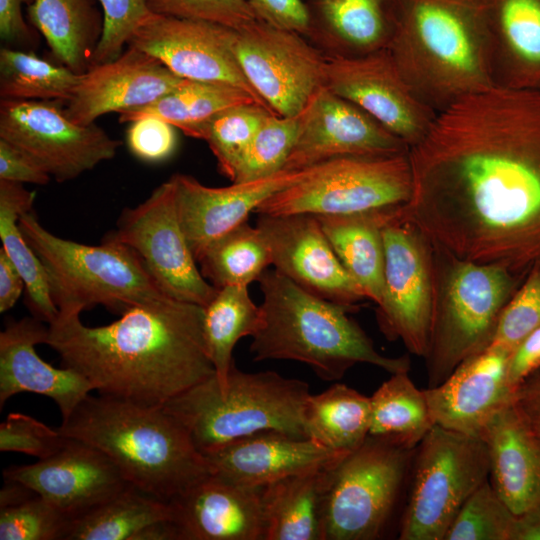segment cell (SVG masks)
<instances>
[{
	"instance_id": "1",
	"label": "cell",
	"mask_w": 540,
	"mask_h": 540,
	"mask_svg": "<svg viewBox=\"0 0 540 540\" xmlns=\"http://www.w3.org/2000/svg\"><path fill=\"white\" fill-rule=\"evenodd\" d=\"M408 155L403 213L435 249L518 278L540 264V91L468 94L436 114Z\"/></svg>"
},
{
	"instance_id": "2",
	"label": "cell",
	"mask_w": 540,
	"mask_h": 540,
	"mask_svg": "<svg viewBox=\"0 0 540 540\" xmlns=\"http://www.w3.org/2000/svg\"><path fill=\"white\" fill-rule=\"evenodd\" d=\"M203 316L204 307L173 298L133 306L97 327L59 312L46 344L99 394L158 407L215 374Z\"/></svg>"
},
{
	"instance_id": "3",
	"label": "cell",
	"mask_w": 540,
	"mask_h": 540,
	"mask_svg": "<svg viewBox=\"0 0 540 540\" xmlns=\"http://www.w3.org/2000/svg\"><path fill=\"white\" fill-rule=\"evenodd\" d=\"M58 430L103 452L135 489L165 502L212 474L187 430L162 406L89 394Z\"/></svg>"
},
{
	"instance_id": "4",
	"label": "cell",
	"mask_w": 540,
	"mask_h": 540,
	"mask_svg": "<svg viewBox=\"0 0 540 540\" xmlns=\"http://www.w3.org/2000/svg\"><path fill=\"white\" fill-rule=\"evenodd\" d=\"M387 50L415 96L436 114L494 86L472 0H396Z\"/></svg>"
},
{
	"instance_id": "5",
	"label": "cell",
	"mask_w": 540,
	"mask_h": 540,
	"mask_svg": "<svg viewBox=\"0 0 540 540\" xmlns=\"http://www.w3.org/2000/svg\"><path fill=\"white\" fill-rule=\"evenodd\" d=\"M257 282L263 321L250 345L254 361L303 362L330 381L342 378L356 363L391 374L409 371L408 357H387L376 350L348 316L354 309L304 290L275 268L265 270Z\"/></svg>"
},
{
	"instance_id": "6",
	"label": "cell",
	"mask_w": 540,
	"mask_h": 540,
	"mask_svg": "<svg viewBox=\"0 0 540 540\" xmlns=\"http://www.w3.org/2000/svg\"><path fill=\"white\" fill-rule=\"evenodd\" d=\"M310 394L304 381L274 371L243 372L234 362L225 382L213 374L162 407L205 455L263 431L308 438L303 409Z\"/></svg>"
},
{
	"instance_id": "7",
	"label": "cell",
	"mask_w": 540,
	"mask_h": 540,
	"mask_svg": "<svg viewBox=\"0 0 540 540\" xmlns=\"http://www.w3.org/2000/svg\"><path fill=\"white\" fill-rule=\"evenodd\" d=\"M19 228L44 265L59 312L81 313L95 305L122 314L127 309L169 299L130 247L104 237L86 245L56 236L31 210Z\"/></svg>"
},
{
	"instance_id": "8",
	"label": "cell",
	"mask_w": 540,
	"mask_h": 540,
	"mask_svg": "<svg viewBox=\"0 0 540 540\" xmlns=\"http://www.w3.org/2000/svg\"><path fill=\"white\" fill-rule=\"evenodd\" d=\"M435 249V248H434ZM436 294L427 356L429 386L492 342L518 277L494 264L453 258L435 249Z\"/></svg>"
},
{
	"instance_id": "9",
	"label": "cell",
	"mask_w": 540,
	"mask_h": 540,
	"mask_svg": "<svg viewBox=\"0 0 540 540\" xmlns=\"http://www.w3.org/2000/svg\"><path fill=\"white\" fill-rule=\"evenodd\" d=\"M400 540H444L466 500L489 479L490 459L478 436L434 425L414 450Z\"/></svg>"
},
{
	"instance_id": "10",
	"label": "cell",
	"mask_w": 540,
	"mask_h": 540,
	"mask_svg": "<svg viewBox=\"0 0 540 540\" xmlns=\"http://www.w3.org/2000/svg\"><path fill=\"white\" fill-rule=\"evenodd\" d=\"M414 450L369 435L359 448L329 465L323 540L381 538L410 471Z\"/></svg>"
},
{
	"instance_id": "11",
	"label": "cell",
	"mask_w": 540,
	"mask_h": 540,
	"mask_svg": "<svg viewBox=\"0 0 540 540\" xmlns=\"http://www.w3.org/2000/svg\"><path fill=\"white\" fill-rule=\"evenodd\" d=\"M412 190L408 151L346 156L310 167L305 177L270 196L255 212L352 215L404 206Z\"/></svg>"
},
{
	"instance_id": "12",
	"label": "cell",
	"mask_w": 540,
	"mask_h": 540,
	"mask_svg": "<svg viewBox=\"0 0 540 540\" xmlns=\"http://www.w3.org/2000/svg\"><path fill=\"white\" fill-rule=\"evenodd\" d=\"M384 287L377 318L389 339H401L417 356L429 349L435 294V249L409 221L403 206L383 227Z\"/></svg>"
},
{
	"instance_id": "13",
	"label": "cell",
	"mask_w": 540,
	"mask_h": 540,
	"mask_svg": "<svg viewBox=\"0 0 540 540\" xmlns=\"http://www.w3.org/2000/svg\"><path fill=\"white\" fill-rule=\"evenodd\" d=\"M106 238L134 250L160 289L175 300L205 307L218 291L197 267L181 227L173 176L144 202L123 209Z\"/></svg>"
},
{
	"instance_id": "14",
	"label": "cell",
	"mask_w": 540,
	"mask_h": 540,
	"mask_svg": "<svg viewBox=\"0 0 540 540\" xmlns=\"http://www.w3.org/2000/svg\"><path fill=\"white\" fill-rule=\"evenodd\" d=\"M0 138L26 152L59 183L113 159L122 145L95 123L71 121L59 101L1 100Z\"/></svg>"
},
{
	"instance_id": "15",
	"label": "cell",
	"mask_w": 540,
	"mask_h": 540,
	"mask_svg": "<svg viewBox=\"0 0 540 540\" xmlns=\"http://www.w3.org/2000/svg\"><path fill=\"white\" fill-rule=\"evenodd\" d=\"M233 48L247 81L275 114L294 116L324 85L326 57L301 33L256 19Z\"/></svg>"
},
{
	"instance_id": "16",
	"label": "cell",
	"mask_w": 540,
	"mask_h": 540,
	"mask_svg": "<svg viewBox=\"0 0 540 540\" xmlns=\"http://www.w3.org/2000/svg\"><path fill=\"white\" fill-rule=\"evenodd\" d=\"M235 33V29L213 22L151 14L127 45L158 59L183 79L240 87L269 109L241 70L233 48Z\"/></svg>"
},
{
	"instance_id": "17",
	"label": "cell",
	"mask_w": 540,
	"mask_h": 540,
	"mask_svg": "<svg viewBox=\"0 0 540 540\" xmlns=\"http://www.w3.org/2000/svg\"><path fill=\"white\" fill-rule=\"evenodd\" d=\"M324 86L354 103L409 148L429 130L436 113L401 76L387 49L353 58H326Z\"/></svg>"
},
{
	"instance_id": "18",
	"label": "cell",
	"mask_w": 540,
	"mask_h": 540,
	"mask_svg": "<svg viewBox=\"0 0 540 540\" xmlns=\"http://www.w3.org/2000/svg\"><path fill=\"white\" fill-rule=\"evenodd\" d=\"M408 149L372 116L323 85L303 110L283 170L299 171L339 157L393 155Z\"/></svg>"
},
{
	"instance_id": "19",
	"label": "cell",
	"mask_w": 540,
	"mask_h": 540,
	"mask_svg": "<svg viewBox=\"0 0 540 540\" xmlns=\"http://www.w3.org/2000/svg\"><path fill=\"white\" fill-rule=\"evenodd\" d=\"M256 227L270 249L274 268L299 287L354 310L366 298L340 262L316 215L258 214Z\"/></svg>"
},
{
	"instance_id": "20",
	"label": "cell",
	"mask_w": 540,
	"mask_h": 540,
	"mask_svg": "<svg viewBox=\"0 0 540 540\" xmlns=\"http://www.w3.org/2000/svg\"><path fill=\"white\" fill-rule=\"evenodd\" d=\"M3 477L30 487L70 521L133 487L107 455L69 437L55 454L11 466Z\"/></svg>"
},
{
	"instance_id": "21",
	"label": "cell",
	"mask_w": 540,
	"mask_h": 540,
	"mask_svg": "<svg viewBox=\"0 0 540 540\" xmlns=\"http://www.w3.org/2000/svg\"><path fill=\"white\" fill-rule=\"evenodd\" d=\"M510 351L488 346L465 359L440 384L424 389L434 423L481 437L489 422L514 402L508 379Z\"/></svg>"
},
{
	"instance_id": "22",
	"label": "cell",
	"mask_w": 540,
	"mask_h": 540,
	"mask_svg": "<svg viewBox=\"0 0 540 540\" xmlns=\"http://www.w3.org/2000/svg\"><path fill=\"white\" fill-rule=\"evenodd\" d=\"M308 171L281 170L218 188L205 186L190 175L174 174L179 221L197 262L210 244L248 221L266 199L301 180Z\"/></svg>"
},
{
	"instance_id": "23",
	"label": "cell",
	"mask_w": 540,
	"mask_h": 540,
	"mask_svg": "<svg viewBox=\"0 0 540 540\" xmlns=\"http://www.w3.org/2000/svg\"><path fill=\"white\" fill-rule=\"evenodd\" d=\"M184 79L144 51L127 45L119 57L81 74L65 113L79 125H90L104 114L147 105Z\"/></svg>"
},
{
	"instance_id": "24",
	"label": "cell",
	"mask_w": 540,
	"mask_h": 540,
	"mask_svg": "<svg viewBox=\"0 0 540 540\" xmlns=\"http://www.w3.org/2000/svg\"><path fill=\"white\" fill-rule=\"evenodd\" d=\"M262 487L200 480L169 502L179 540H264Z\"/></svg>"
},
{
	"instance_id": "25",
	"label": "cell",
	"mask_w": 540,
	"mask_h": 540,
	"mask_svg": "<svg viewBox=\"0 0 540 540\" xmlns=\"http://www.w3.org/2000/svg\"><path fill=\"white\" fill-rule=\"evenodd\" d=\"M48 326L33 318L10 322L0 333V407L22 392L51 398L62 420L94 390L92 384L71 368H55L45 362L35 346L46 344Z\"/></svg>"
},
{
	"instance_id": "26",
	"label": "cell",
	"mask_w": 540,
	"mask_h": 540,
	"mask_svg": "<svg viewBox=\"0 0 540 540\" xmlns=\"http://www.w3.org/2000/svg\"><path fill=\"white\" fill-rule=\"evenodd\" d=\"M494 86L540 91V0H472Z\"/></svg>"
},
{
	"instance_id": "27",
	"label": "cell",
	"mask_w": 540,
	"mask_h": 540,
	"mask_svg": "<svg viewBox=\"0 0 540 540\" xmlns=\"http://www.w3.org/2000/svg\"><path fill=\"white\" fill-rule=\"evenodd\" d=\"M204 456L213 475L236 484L260 487L329 466L345 455L310 438L271 430L234 440Z\"/></svg>"
},
{
	"instance_id": "28",
	"label": "cell",
	"mask_w": 540,
	"mask_h": 540,
	"mask_svg": "<svg viewBox=\"0 0 540 540\" xmlns=\"http://www.w3.org/2000/svg\"><path fill=\"white\" fill-rule=\"evenodd\" d=\"M305 37L326 58H353L387 49L396 0H303Z\"/></svg>"
},
{
	"instance_id": "29",
	"label": "cell",
	"mask_w": 540,
	"mask_h": 540,
	"mask_svg": "<svg viewBox=\"0 0 540 540\" xmlns=\"http://www.w3.org/2000/svg\"><path fill=\"white\" fill-rule=\"evenodd\" d=\"M481 438L489 451V481L512 512L540 507V437L513 403L496 414Z\"/></svg>"
},
{
	"instance_id": "30",
	"label": "cell",
	"mask_w": 540,
	"mask_h": 540,
	"mask_svg": "<svg viewBox=\"0 0 540 540\" xmlns=\"http://www.w3.org/2000/svg\"><path fill=\"white\" fill-rule=\"evenodd\" d=\"M26 11L60 65L79 75L90 69L104 31L99 0H34Z\"/></svg>"
},
{
	"instance_id": "31",
	"label": "cell",
	"mask_w": 540,
	"mask_h": 540,
	"mask_svg": "<svg viewBox=\"0 0 540 540\" xmlns=\"http://www.w3.org/2000/svg\"><path fill=\"white\" fill-rule=\"evenodd\" d=\"M399 207L352 215H316L345 270L376 305L384 287L383 227Z\"/></svg>"
},
{
	"instance_id": "32",
	"label": "cell",
	"mask_w": 540,
	"mask_h": 540,
	"mask_svg": "<svg viewBox=\"0 0 540 540\" xmlns=\"http://www.w3.org/2000/svg\"><path fill=\"white\" fill-rule=\"evenodd\" d=\"M327 467L293 474L262 487L264 540H323Z\"/></svg>"
},
{
	"instance_id": "33",
	"label": "cell",
	"mask_w": 540,
	"mask_h": 540,
	"mask_svg": "<svg viewBox=\"0 0 540 540\" xmlns=\"http://www.w3.org/2000/svg\"><path fill=\"white\" fill-rule=\"evenodd\" d=\"M36 192L22 183L0 180V238L2 248L16 266L25 283L26 302L33 317L48 325L59 309L50 290L44 265L19 228L20 216L32 210Z\"/></svg>"
},
{
	"instance_id": "34",
	"label": "cell",
	"mask_w": 540,
	"mask_h": 540,
	"mask_svg": "<svg viewBox=\"0 0 540 540\" xmlns=\"http://www.w3.org/2000/svg\"><path fill=\"white\" fill-rule=\"evenodd\" d=\"M250 102L257 101L240 87L184 79L175 89L157 100L119 113V122L129 123L146 116L158 117L180 129L185 135L200 139L204 127L218 113Z\"/></svg>"
},
{
	"instance_id": "35",
	"label": "cell",
	"mask_w": 540,
	"mask_h": 540,
	"mask_svg": "<svg viewBox=\"0 0 540 540\" xmlns=\"http://www.w3.org/2000/svg\"><path fill=\"white\" fill-rule=\"evenodd\" d=\"M307 437L340 455L359 448L369 436L370 397L345 384L310 394L303 409Z\"/></svg>"
},
{
	"instance_id": "36",
	"label": "cell",
	"mask_w": 540,
	"mask_h": 540,
	"mask_svg": "<svg viewBox=\"0 0 540 540\" xmlns=\"http://www.w3.org/2000/svg\"><path fill=\"white\" fill-rule=\"evenodd\" d=\"M434 425L424 389L408 372L391 374L370 397V436L414 450Z\"/></svg>"
},
{
	"instance_id": "37",
	"label": "cell",
	"mask_w": 540,
	"mask_h": 540,
	"mask_svg": "<svg viewBox=\"0 0 540 540\" xmlns=\"http://www.w3.org/2000/svg\"><path fill=\"white\" fill-rule=\"evenodd\" d=\"M165 520H173L171 504L132 487L72 519L64 540H137Z\"/></svg>"
},
{
	"instance_id": "38",
	"label": "cell",
	"mask_w": 540,
	"mask_h": 540,
	"mask_svg": "<svg viewBox=\"0 0 540 540\" xmlns=\"http://www.w3.org/2000/svg\"><path fill=\"white\" fill-rule=\"evenodd\" d=\"M263 321L261 306L251 299L246 285H229L218 289L204 307L203 332L207 352L219 382L226 381L234 360L237 342L253 337Z\"/></svg>"
},
{
	"instance_id": "39",
	"label": "cell",
	"mask_w": 540,
	"mask_h": 540,
	"mask_svg": "<svg viewBox=\"0 0 540 540\" xmlns=\"http://www.w3.org/2000/svg\"><path fill=\"white\" fill-rule=\"evenodd\" d=\"M198 263L204 278L220 289L258 281L272 256L259 229L246 221L210 244Z\"/></svg>"
},
{
	"instance_id": "40",
	"label": "cell",
	"mask_w": 540,
	"mask_h": 540,
	"mask_svg": "<svg viewBox=\"0 0 540 540\" xmlns=\"http://www.w3.org/2000/svg\"><path fill=\"white\" fill-rule=\"evenodd\" d=\"M80 76L63 65H55L38 57L31 50L0 49L1 100L67 103Z\"/></svg>"
},
{
	"instance_id": "41",
	"label": "cell",
	"mask_w": 540,
	"mask_h": 540,
	"mask_svg": "<svg viewBox=\"0 0 540 540\" xmlns=\"http://www.w3.org/2000/svg\"><path fill=\"white\" fill-rule=\"evenodd\" d=\"M271 114L275 113L257 102L244 103L221 111L204 127L200 139L207 142L219 172L231 182L254 135Z\"/></svg>"
},
{
	"instance_id": "42",
	"label": "cell",
	"mask_w": 540,
	"mask_h": 540,
	"mask_svg": "<svg viewBox=\"0 0 540 540\" xmlns=\"http://www.w3.org/2000/svg\"><path fill=\"white\" fill-rule=\"evenodd\" d=\"M303 110L294 116L271 114L266 118L246 149L232 182L256 180L283 170L297 139Z\"/></svg>"
},
{
	"instance_id": "43",
	"label": "cell",
	"mask_w": 540,
	"mask_h": 540,
	"mask_svg": "<svg viewBox=\"0 0 540 540\" xmlns=\"http://www.w3.org/2000/svg\"><path fill=\"white\" fill-rule=\"evenodd\" d=\"M514 519L488 479L463 504L444 540H511Z\"/></svg>"
},
{
	"instance_id": "44",
	"label": "cell",
	"mask_w": 540,
	"mask_h": 540,
	"mask_svg": "<svg viewBox=\"0 0 540 540\" xmlns=\"http://www.w3.org/2000/svg\"><path fill=\"white\" fill-rule=\"evenodd\" d=\"M70 519L35 494L0 508V540H64Z\"/></svg>"
},
{
	"instance_id": "45",
	"label": "cell",
	"mask_w": 540,
	"mask_h": 540,
	"mask_svg": "<svg viewBox=\"0 0 540 540\" xmlns=\"http://www.w3.org/2000/svg\"><path fill=\"white\" fill-rule=\"evenodd\" d=\"M539 327L540 264H537L529 270L520 287L503 308L490 345L513 352Z\"/></svg>"
},
{
	"instance_id": "46",
	"label": "cell",
	"mask_w": 540,
	"mask_h": 540,
	"mask_svg": "<svg viewBox=\"0 0 540 540\" xmlns=\"http://www.w3.org/2000/svg\"><path fill=\"white\" fill-rule=\"evenodd\" d=\"M152 14L217 23L235 30L256 20L248 0H144Z\"/></svg>"
},
{
	"instance_id": "47",
	"label": "cell",
	"mask_w": 540,
	"mask_h": 540,
	"mask_svg": "<svg viewBox=\"0 0 540 540\" xmlns=\"http://www.w3.org/2000/svg\"><path fill=\"white\" fill-rule=\"evenodd\" d=\"M68 437L37 419L19 412L10 413L0 424V450L20 452L45 459L58 452Z\"/></svg>"
},
{
	"instance_id": "48",
	"label": "cell",
	"mask_w": 540,
	"mask_h": 540,
	"mask_svg": "<svg viewBox=\"0 0 540 540\" xmlns=\"http://www.w3.org/2000/svg\"><path fill=\"white\" fill-rule=\"evenodd\" d=\"M99 2L104 12L105 23L92 66L119 57L136 28L152 14L144 0H99Z\"/></svg>"
},
{
	"instance_id": "49",
	"label": "cell",
	"mask_w": 540,
	"mask_h": 540,
	"mask_svg": "<svg viewBox=\"0 0 540 540\" xmlns=\"http://www.w3.org/2000/svg\"><path fill=\"white\" fill-rule=\"evenodd\" d=\"M126 144L133 156L147 163H159L170 158L177 147L175 127L153 116L129 122Z\"/></svg>"
},
{
	"instance_id": "50",
	"label": "cell",
	"mask_w": 540,
	"mask_h": 540,
	"mask_svg": "<svg viewBox=\"0 0 540 540\" xmlns=\"http://www.w3.org/2000/svg\"><path fill=\"white\" fill-rule=\"evenodd\" d=\"M51 176L26 152L0 138V180L46 185Z\"/></svg>"
},
{
	"instance_id": "51",
	"label": "cell",
	"mask_w": 540,
	"mask_h": 540,
	"mask_svg": "<svg viewBox=\"0 0 540 540\" xmlns=\"http://www.w3.org/2000/svg\"><path fill=\"white\" fill-rule=\"evenodd\" d=\"M256 18L276 27L306 33L303 0H248Z\"/></svg>"
},
{
	"instance_id": "52",
	"label": "cell",
	"mask_w": 540,
	"mask_h": 540,
	"mask_svg": "<svg viewBox=\"0 0 540 540\" xmlns=\"http://www.w3.org/2000/svg\"><path fill=\"white\" fill-rule=\"evenodd\" d=\"M34 0H0V37L15 47L31 48L38 43L37 30L26 22L22 6L31 5Z\"/></svg>"
},
{
	"instance_id": "53",
	"label": "cell",
	"mask_w": 540,
	"mask_h": 540,
	"mask_svg": "<svg viewBox=\"0 0 540 540\" xmlns=\"http://www.w3.org/2000/svg\"><path fill=\"white\" fill-rule=\"evenodd\" d=\"M540 368V327L530 333L511 353L508 379L514 389Z\"/></svg>"
},
{
	"instance_id": "54",
	"label": "cell",
	"mask_w": 540,
	"mask_h": 540,
	"mask_svg": "<svg viewBox=\"0 0 540 540\" xmlns=\"http://www.w3.org/2000/svg\"><path fill=\"white\" fill-rule=\"evenodd\" d=\"M513 404L526 424L540 437V377L524 381L515 393Z\"/></svg>"
},
{
	"instance_id": "55",
	"label": "cell",
	"mask_w": 540,
	"mask_h": 540,
	"mask_svg": "<svg viewBox=\"0 0 540 540\" xmlns=\"http://www.w3.org/2000/svg\"><path fill=\"white\" fill-rule=\"evenodd\" d=\"M25 283L14 263L6 254L4 249H0V312L10 310L18 301Z\"/></svg>"
},
{
	"instance_id": "56",
	"label": "cell",
	"mask_w": 540,
	"mask_h": 540,
	"mask_svg": "<svg viewBox=\"0 0 540 540\" xmlns=\"http://www.w3.org/2000/svg\"><path fill=\"white\" fill-rule=\"evenodd\" d=\"M511 540H540V507L515 514Z\"/></svg>"
}]
</instances>
